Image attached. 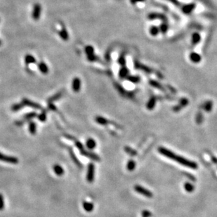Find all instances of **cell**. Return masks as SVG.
<instances>
[{"label": "cell", "mask_w": 217, "mask_h": 217, "mask_svg": "<svg viewBox=\"0 0 217 217\" xmlns=\"http://www.w3.org/2000/svg\"><path fill=\"white\" fill-rule=\"evenodd\" d=\"M159 152L162 155L165 156L167 158L170 159L174 160V161L178 162V163L181 164L184 166L188 167V168H191V169H197V164L196 163H195L194 162L190 161V160L184 158V157H181V156H178V155L176 154L175 153L172 152L170 150L166 149L165 147H159L158 149Z\"/></svg>", "instance_id": "6da1fadb"}, {"label": "cell", "mask_w": 217, "mask_h": 217, "mask_svg": "<svg viewBox=\"0 0 217 217\" xmlns=\"http://www.w3.org/2000/svg\"><path fill=\"white\" fill-rule=\"evenodd\" d=\"M94 174H95V166L93 163H89L87 168V180L89 183H91L94 180Z\"/></svg>", "instance_id": "7a4b0ae2"}, {"label": "cell", "mask_w": 217, "mask_h": 217, "mask_svg": "<svg viewBox=\"0 0 217 217\" xmlns=\"http://www.w3.org/2000/svg\"><path fill=\"white\" fill-rule=\"evenodd\" d=\"M0 161L6 162V163L9 164H16L18 163V158H16V157H15L4 155V154L1 152H0Z\"/></svg>", "instance_id": "3957f363"}, {"label": "cell", "mask_w": 217, "mask_h": 217, "mask_svg": "<svg viewBox=\"0 0 217 217\" xmlns=\"http://www.w3.org/2000/svg\"><path fill=\"white\" fill-rule=\"evenodd\" d=\"M134 190L138 193L142 195L145 196V197H146L150 198L153 197V192H150V191L144 188L141 185H135Z\"/></svg>", "instance_id": "277c9868"}, {"label": "cell", "mask_w": 217, "mask_h": 217, "mask_svg": "<svg viewBox=\"0 0 217 217\" xmlns=\"http://www.w3.org/2000/svg\"><path fill=\"white\" fill-rule=\"evenodd\" d=\"M22 103L23 104L24 106H28V107H32V108L35 109H42V106L39 104L36 103L35 102H32V101L28 100V99L23 98L22 100Z\"/></svg>", "instance_id": "5b68a950"}, {"label": "cell", "mask_w": 217, "mask_h": 217, "mask_svg": "<svg viewBox=\"0 0 217 217\" xmlns=\"http://www.w3.org/2000/svg\"><path fill=\"white\" fill-rule=\"evenodd\" d=\"M80 153H81L82 155L88 157V158H90L91 160H93V161H96V162H100V157H99L98 155L96 154H94V153L89 152L87 151V150H85L84 149L81 150V151H80Z\"/></svg>", "instance_id": "8992f818"}, {"label": "cell", "mask_w": 217, "mask_h": 217, "mask_svg": "<svg viewBox=\"0 0 217 217\" xmlns=\"http://www.w3.org/2000/svg\"><path fill=\"white\" fill-rule=\"evenodd\" d=\"M41 15V6L40 4H36L34 6L33 11H32V18L34 20H37L40 19Z\"/></svg>", "instance_id": "52a82bcc"}, {"label": "cell", "mask_w": 217, "mask_h": 217, "mask_svg": "<svg viewBox=\"0 0 217 217\" xmlns=\"http://www.w3.org/2000/svg\"><path fill=\"white\" fill-rule=\"evenodd\" d=\"M81 88V81L79 78H75L72 82V89L75 93H78Z\"/></svg>", "instance_id": "ba28073f"}, {"label": "cell", "mask_w": 217, "mask_h": 217, "mask_svg": "<svg viewBox=\"0 0 217 217\" xmlns=\"http://www.w3.org/2000/svg\"><path fill=\"white\" fill-rule=\"evenodd\" d=\"M82 206L84 209L86 211H87V212H91L93 210V208H94V205L93 204V203L86 201L83 202Z\"/></svg>", "instance_id": "9c48e42d"}, {"label": "cell", "mask_w": 217, "mask_h": 217, "mask_svg": "<svg viewBox=\"0 0 217 217\" xmlns=\"http://www.w3.org/2000/svg\"><path fill=\"white\" fill-rule=\"evenodd\" d=\"M53 170H54V173L57 176H63L64 174V169L59 164L54 165V167H53Z\"/></svg>", "instance_id": "30bf717a"}, {"label": "cell", "mask_w": 217, "mask_h": 217, "mask_svg": "<svg viewBox=\"0 0 217 217\" xmlns=\"http://www.w3.org/2000/svg\"><path fill=\"white\" fill-rule=\"evenodd\" d=\"M95 121L97 124L102 125V126H105V125L108 124L109 123H110L109 122L108 119H105V118H104L103 117H100V116H98V117H96Z\"/></svg>", "instance_id": "8fae6325"}, {"label": "cell", "mask_w": 217, "mask_h": 217, "mask_svg": "<svg viewBox=\"0 0 217 217\" xmlns=\"http://www.w3.org/2000/svg\"><path fill=\"white\" fill-rule=\"evenodd\" d=\"M38 68L39 70L40 71V72L44 73V74H47V73L49 72V68H48V66L45 64V63L43 62V61H41V62L39 63Z\"/></svg>", "instance_id": "7c38bea8"}, {"label": "cell", "mask_w": 217, "mask_h": 217, "mask_svg": "<svg viewBox=\"0 0 217 217\" xmlns=\"http://www.w3.org/2000/svg\"><path fill=\"white\" fill-rule=\"evenodd\" d=\"M190 59L194 63H199L201 61V56L195 52H193L190 54Z\"/></svg>", "instance_id": "4fadbf2b"}, {"label": "cell", "mask_w": 217, "mask_h": 217, "mask_svg": "<svg viewBox=\"0 0 217 217\" xmlns=\"http://www.w3.org/2000/svg\"><path fill=\"white\" fill-rule=\"evenodd\" d=\"M86 146L89 150H93L94 149L96 146V143L93 139L92 138H89L86 142Z\"/></svg>", "instance_id": "5bb4252c"}, {"label": "cell", "mask_w": 217, "mask_h": 217, "mask_svg": "<svg viewBox=\"0 0 217 217\" xmlns=\"http://www.w3.org/2000/svg\"><path fill=\"white\" fill-rule=\"evenodd\" d=\"M63 92L61 91V92H59V93H56V95H53V96L52 97H50V98L49 99V100H48V102H49V103H53V102H55V101L59 100V99L63 96Z\"/></svg>", "instance_id": "9a60e30c"}, {"label": "cell", "mask_w": 217, "mask_h": 217, "mask_svg": "<svg viewBox=\"0 0 217 217\" xmlns=\"http://www.w3.org/2000/svg\"><path fill=\"white\" fill-rule=\"evenodd\" d=\"M70 155L72 159H73V161L74 162V163L79 168H82V164L80 163L79 160L77 159V158L76 156L75 155V154H74V152H73V150H70Z\"/></svg>", "instance_id": "2e32d148"}, {"label": "cell", "mask_w": 217, "mask_h": 217, "mask_svg": "<svg viewBox=\"0 0 217 217\" xmlns=\"http://www.w3.org/2000/svg\"><path fill=\"white\" fill-rule=\"evenodd\" d=\"M25 62L27 65L30 64H35V63L36 62V59L32 55H30V54H27L25 57Z\"/></svg>", "instance_id": "e0dca14e"}, {"label": "cell", "mask_w": 217, "mask_h": 217, "mask_svg": "<svg viewBox=\"0 0 217 217\" xmlns=\"http://www.w3.org/2000/svg\"><path fill=\"white\" fill-rule=\"evenodd\" d=\"M128 75H129V70H128L127 68L125 67V66H123V67L120 69V71H119V77H120L121 78H126V77H127Z\"/></svg>", "instance_id": "ac0fdd59"}, {"label": "cell", "mask_w": 217, "mask_h": 217, "mask_svg": "<svg viewBox=\"0 0 217 217\" xmlns=\"http://www.w3.org/2000/svg\"><path fill=\"white\" fill-rule=\"evenodd\" d=\"M155 103H156V98L153 97L152 98L150 99L149 102H148L147 108L149 109V110H152V109H153V108H154V107L155 106Z\"/></svg>", "instance_id": "d6986e66"}, {"label": "cell", "mask_w": 217, "mask_h": 217, "mask_svg": "<svg viewBox=\"0 0 217 217\" xmlns=\"http://www.w3.org/2000/svg\"><path fill=\"white\" fill-rule=\"evenodd\" d=\"M135 168H136V162L133 160H130L127 162V164H126V169L129 171H134Z\"/></svg>", "instance_id": "ffe728a7"}, {"label": "cell", "mask_w": 217, "mask_h": 217, "mask_svg": "<svg viewBox=\"0 0 217 217\" xmlns=\"http://www.w3.org/2000/svg\"><path fill=\"white\" fill-rule=\"evenodd\" d=\"M59 35L63 40H68V38H69L68 32H67V30H65V29H63L61 31L59 32Z\"/></svg>", "instance_id": "44dd1931"}, {"label": "cell", "mask_w": 217, "mask_h": 217, "mask_svg": "<svg viewBox=\"0 0 217 217\" xmlns=\"http://www.w3.org/2000/svg\"><path fill=\"white\" fill-rule=\"evenodd\" d=\"M29 131L32 135H35L37 131V126L35 122H30L29 124Z\"/></svg>", "instance_id": "7402d4cb"}, {"label": "cell", "mask_w": 217, "mask_h": 217, "mask_svg": "<svg viewBox=\"0 0 217 217\" xmlns=\"http://www.w3.org/2000/svg\"><path fill=\"white\" fill-rule=\"evenodd\" d=\"M184 188H185L187 192H191L195 190V187L190 183H185V185H184Z\"/></svg>", "instance_id": "603a6c76"}, {"label": "cell", "mask_w": 217, "mask_h": 217, "mask_svg": "<svg viewBox=\"0 0 217 217\" xmlns=\"http://www.w3.org/2000/svg\"><path fill=\"white\" fill-rule=\"evenodd\" d=\"M24 107L23 103H19V104H14L13 105H12L11 107V110L13 112H18V111L22 109V108Z\"/></svg>", "instance_id": "cb8c5ba5"}, {"label": "cell", "mask_w": 217, "mask_h": 217, "mask_svg": "<svg viewBox=\"0 0 217 217\" xmlns=\"http://www.w3.org/2000/svg\"><path fill=\"white\" fill-rule=\"evenodd\" d=\"M37 118H38V119L40 121L44 122V121H46V119H47V112H46V111H43L41 114H40L37 116Z\"/></svg>", "instance_id": "d4e9b609"}, {"label": "cell", "mask_w": 217, "mask_h": 217, "mask_svg": "<svg viewBox=\"0 0 217 217\" xmlns=\"http://www.w3.org/2000/svg\"><path fill=\"white\" fill-rule=\"evenodd\" d=\"M85 52H86L87 56L91 55V54H93V52H94V49H93V47H92V46L88 45L85 47Z\"/></svg>", "instance_id": "484cf974"}, {"label": "cell", "mask_w": 217, "mask_h": 217, "mask_svg": "<svg viewBox=\"0 0 217 217\" xmlns=\"http://www.w3.org/2000/svg\"><path fill=\"white\" fill-rule=\"evenodd\" d=\"M37 117V113L36 112H30L28 113V114H26L25 116H24V119L25 120H30V119H33Z\"/></svg>", "instance_id": "4316f807"}, {"label": "cell", "mask_w": 217, "mask_h": 217, "mask_svg": "<svg viewBox=\"0 0 217 217\" xmlns=\"http://www.w3.org/2000/svg\"><path fill=\"white\" fill-rule=\"evenodd\" d=\"M127 79H128V81L131 82V83H138V82H139L140 81L139 77L133 76H129L127 77Z\"/></svg>", "instance_id": "83f0119b"}, {"label": "cell", "mask_w": 217, "mask_h": 217, "mask_svg": "<svg viewBox=\"0 0 217 217\" xmlns=\"http://www.w3.org/2000/svg\"><path fill=\"white\" fill-rule=\"evenodd\" d=\"M192 39H193V43L194 44H197L198 42H200V36L199 34L195 33L193 34V35Z\"/></svg>", "instance_id": "f1b7e54d"}, {"label": "cell", "mask_w": 217, "mask_h": 217, "mask_svg": "<svg viewBox=\"0 0 217 217\" xmlns=\"http://www.w3.org/2000/svg\"><path fill=\"white\" fill-rule=\"evenodd\" d=\"M212 102H210V101H209V102H206L205 105H204V110L206 111V112H210V111L211 110V109H212Z\"/></svg>", "instance_id": "f546056e"}, {"label": "cell", "mask_w": 217, "mask_h": 217, "mask_svg": "<svg viewBox=\"0 0 217 217\" xmlns=\"http://www.w3.org/2000/svg\"><path fill=\"white\" fill-rule=\"evenodd\" d=\"M118 62H119V64L120 65H122V66H125L126 59H125V57H124V55H121L120 56H119V58L118 59Z\"/></svg>", "instance_id": "4dcf8cb0"}, {"label": "cell", "mask_w": 217, "mask_h": 217, "mask_svg": "<svg viewBox=\"0 0 217 217\" xmlns=\"http://www.w3.org/2000/svg\"><path fill=\"white\" fill-rule=\"evenodd\" d=\"M4 197L0 193V211L4 209Z\"/></svg>", "instance_id": "1f68e13d"}, {"label": "cell", "mask_w": 217, "mask_h": 217, "mask_svg": "<svg viewBox=\"0 0 217 217\" xmlns=\"http://www.w3.org/2000/svg\"><path fill=\"white\" fill-rule=\"evenodd\" d=\"M150 83L152 85H153V87H155V88H158V89H161V90H162V89H163V88H162V87H161V85H160V83H158V82L151 81L150 82Z\"/></svg>", "instance_id": "d6a6232c"}, {"label": "cell", "mask_w": 217, "mask_h": 217, "mask_svg": "<svg viewBox=\"0 0 217 217\" xmlns=\"http://www.w3.org/2000/svg\"><path fill=\"white\" fill-rule=\"evenodd\" d=\"M125 151L127 153H129V154H131V156H134V155L136 154V152L135 151V150H131L130 147H126L125 148Z\"/></svg>", "instance_id": "836d02e7"}, {"label": "cell", "mask_w": 217, "mask_h": 217, "mask_svg": "<svg viewBox=\"0 0 217 217\" xmlns=\"http://www.w3.org/2000/svg\"><path fill=\"white\" fill-rule=\"evenodd\" d=\"M158 32H159L158 28H156V27H153V28H150V33H151L153 35H154V36L158 33Z\"/></svg>", "instance_id": "e575fe53"}, {"label": "cell", "mask_w": 217, "mask_h": 217, "mask_svg": "<svg viewBox=\"0 0 217 217\" xmlns=\"http://www.w3.org/2000/svg\"><path fill=\"white\" fill-rule=\"evenodd\" d=\"M75 146H76L77 148V149H79L80 151L84 150L83 145L82 144V143H80V141H75Z\"/></svg>", "instance_id": "d590c367"}, {"label": "cell", "mask_w": 217, "mask_h": 217, "mask_svg": "<svg viewBox=\"0 0 217 217\" xmlns=\"http://www.w3.org/2000/svg\"><path fill=\"white\" fill-rule=\"evenodd\" d=\"M88 60L90 61H96L98 60V58L94 54H91V55L88 56Z\"/></svg>", "instance_id": "8d00e7d4"}, {"label": "cell", "mask_w": 217, "mask_h": 217, "mask_svg": "<svg viewBox=\"0 0 217 217\" xmlns=\"http://www.w3.org/2000/svg\"><path fill=\"white\" fill-rule=\"evenodd\" d=\"M193 6H191V5H188V6H186L185 8H184V11H185L186 13H189L191 11H192L193 9Z\"/></svg>", "instance_id": "74e56055"}, {"label": "cell", "mask_w": 217, "mask_h": 217, "mask_svg": "<svg viewBox=\"0 0 217 217\" xmlns=\"http://www.w3.org/2000/svg\"><path fill=\"white\" fill-rule=\"evenodd\" d=\"M152 213L150 212L149 211H148V210H144V211H143L142 212V216L143 217H150L151 216Z\"/></svg>", "instance_id": "f35d334b"}, {"label": "cell", "mask_w": 217, "mask_h": 217, "mask_svg": "<svg viewBox=\"0 0 217 217\" xmlns=\"http://www.w3.org/2000/svg\"><path fill=\"white\" fill-rule=\"evenodd\" d=\"M188 101L187 99H182L181 100V103L180 105L184 106V107H185V106H186L188 105Z\"/></svg>", "instance_id": "ab89813d"}, {"label": "cell", "mask_w": 217, "mask_h": 217, "mask_svg": "<svg viewBox=\"0 0 217 217\" xmlns=\"http://www.w3.org/2000/svg\"><path fill=\"white\" fill-rule=\"evenodd\" d=\"M48 107H49V109H51V110H54V111L56 110V107L55 105H53L52 103H49V105H48Z\"/></svg>", "instance_id": "60d3db41"}, {"label": "cell", "mask_w": 217, "mask_h": 217, "mask_svg": "<svg viewBox=\"0 0 217 217\" xmlns=\"http://www.w3.org/2000/svg\"><path fill=\"white\" fill-rule=\"evenodd\" d=\"M167 25H162V27H161V30H162V32H165L166 31H167Z\"/></svg>", "instance_id": "b9f144b4"}, {"label": "cell", "mask_w": 217, "mask_h": 217, "mask_svg": "<svg viewBox=\"0 0 217 217\" xmlns=\"http://www.w3.org/2000/svg\"><path fill=\"white\" fill-rule=\"evenodd\" d=\"M143 1V0H131V2L132 3V4H134V3L139 2V1Z\"/></svg>", "instance_id": "7bdbcfd3"}, {"label": "cell", "mask_w": 217, "mask_h": 217, "mask_svg": "<svg viewBox=\"0 0 217 217\" xmlns=\"http://www.w3.org/2000/svg\"><path fill=\"white\" fill-rule=\"evenodd\" d=\"M1 40H0V45H1Z\"/></svg>", "instance_id": "ee69618b"}]
</instances>
